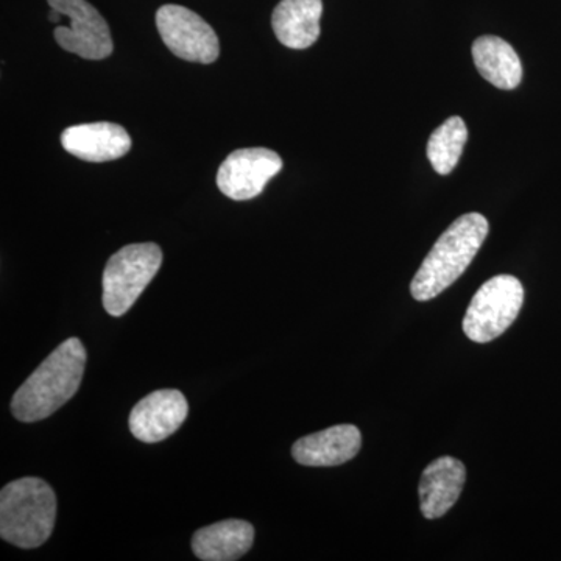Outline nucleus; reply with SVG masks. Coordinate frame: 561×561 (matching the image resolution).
Listing matches in <instances>:
<instances>
[{
    "label": "nucleus",
    "mask_w": 561,
    "mask_h": 561,
    "mask_svg": "<svg viewBox=\"0 0 561 561\" xmlns=\"http://www.w3.org/2000/svg\"><path fill=\"white\" fill-rule=\"evenodd\" d=\"M84 365L87 350L80 339L62 342L14 393V419L35 423L57 412L79 391Z\"/></svg>",
    "instance_id": "f257e3e1"
},
{
    "label": "nucleus",
    "mask_w": 561,
    "mask_h": 561,
    "mask_svg": "<svg viewBox=\"0 0 561 561\" xmlns=\"http://www.w3.org/2000/svg\"><path fill=\"white\" fill-rule=\"evenodd\" d=\"M489 230V220L479 213L465 214L453 221L451 227L432 247L412 279V297L416 301H430L453 286L470 267Z\"/></svg>",
    "instance_id": "f03ea898"
},
{
    "label": "nucleus",
    "mask_w": 561,
    "mask_h": 561,
    "mask_svg": "<svg viewBox=\"0 0 561 561\" xmlns=\"http://www.w3.org/2000/svg\"><path fill=\"white\" fill-rule=\"evenodd\" d=\"M57 519V496L43 479L22 478L0 491V537L21 549L49 540Z\"/></svg>",
    "instance_id": "7ed1b4c3"
},
{
    "label": "nucleus",
    "mask_w": 561,
    "mask_h": 561,
    "mask_svg": "<svg viewBox=\"0 0 561 561\" xmlns=\"http://www.w3.org/2000/svg\"><path fill=\"white\" fill-rule=\"evenodd\" d=\"M162 264L157 243H131L114 253L103 271V308L113 317L130 311Z\"/></svg>",
    "instance_id": "20e7f679"
},
{
    "label": "nucleus",
    "mask_w": 561,
    "mask_h": 561,
    "mask_svg": "<svg viewBox=\"0 0 561 561\" xmlns=\"http://www.w3.org/2000/svg\"><path fill=\"white\" fill-rule=\"evenodd\" d=\"M524 287L512 275H497L476 291L463 319V331L470 341L489 343L501 337L522 311Z\"/></svg>",
    "instance_id": "39448f33"
},
{
    "label": "nucleus",
    "mask_w": 561,
    "mask_h": 561,
    "mask_svg": "<svg viewBox=\"0 0 561 561\" xmlns=\"http://www.w3.org/2000/svg\"><path fill=\"white\" fill-rule=\"evenodd\" d=\"M69 25L55 28V39L61 49L87 60H103L113 54V38L108 24L87 0H47Z\"/></svg>",
    "instance_id": "423d86ee"
},
{
    "label": "nucleus",
    "mask_w": 561,
    "mask_h": 561,
    "mask_svg": "<svg viewBox=\"0 0 561 561\" xmlns=\"http://www.w3.org/2000/svg\"><path fill=\"white\" fill-rule=\"evenodd\" d=\"M157 27L173 55L191 62L210 65L219 58L220 43L208 22L186 7L162 5Z\"/></svg>",
    "instance_id": "0eeeda50"
},
{
    "label": "nucleus",
    "mask_w": 561,
    "mask_h": 561,
    "mask_svg": "<svg viewBox=\"0 0 561 561\" xmlns=\"http://www.w3.org/2000/svg\"><path fill=\"white\" fill-rule=\"evenodd\" d=\"M283 160L276 151L262 147L236 150L221 162L217 186L231 201H251L262 194L265 184L278 175Z\"/></svg>",
    "instance_id": "6e6552de"
},
{
    "label": "nucleus",
    "mask_w": 561,
    "mask_h": 561,
    "mask_svg": "<svg viewBox=\"0 0 561 561\" xmlns=\"http://www.w3.org/2000/svg\"><path fill=\"white\" fill-rule=\"evenodd\" d=\"M190 405L179 390H157L140 400L130 413L131 434L144 443L171 437L187 419Z\"/></svg>",
    "instance_id": "1a4fd4ad"
},
{
    "label": "nucleus",
    "mask_w": 561,
    "mask_h": 561,
    "mask_svg": "<svg viewBox=\"0 0 561 561\" xmlns=\"http://www.w3.org/2000/svg\"><path fill=\"white\" fill-rule=\"evenodd\" d=\"M62 149L88 162L119 160L131 150V138L124 127L111 122L73 125L61 135Z\"/></svg>",
    "instance_id": "9d476101"
},
{
    "label": "nucleus",
    "mask_w": 561,
    "mask_h": 561,
    "mask_svg": "<svg viewBox=\"0 0 561 561\" xmlns=\"http://www.w3.org/2000/svg\"><path fill=\"white\" fill-rule=\"evenodd\" d=\"M360 446V431L353 424H339L295 442L291 456L305 467H337L353 460Z\"/></svg>",
    "instance_id": "9b49d317"
},
{
    "label": "nucleus",
    "mask_w": 561,
    "mask_h": 561,
    "mask_svg": "<svg viewBox=\"0 0 561 561\" xmlns=\"http://www.w3.org/2000/svg\"><path fill=\"white\" fill-rule=\"evenodd\" d=\"M467 481V468L454 457L443 456L427 465L420 479V507L426 519H437L451 511Z\"/></svg>",
    "instance_id": "f8f14e48"
},
{
    "label": "nucleus",
    "mask_w": 561,
    "mask_h": 561,
    "mask_svg": "<svg viewBox=\"0 0 561 561\" xmlns=\"http://www.w3.org/2000/svg\"><path fill=\"white\" fill-rule=\"evenodd\" d=\"M321 0H280L273 11L276 38L289 49H308L320 36Z\"/></svg>",
    "instance_id": "ddd939ff"
},
{
    "label": "nucleus",
    "mask_w": 561,
    "mask_h": 561,
    "mask_svg": "<svg viewBox=\"0 0 561 561\" xmlns=\"http://www.w3.org/2000/svg\"><path fill=\"white\" fill-rule=\"evenodd\" d=\"M254 527L242 519H227L203 527L192 538V551L203 561H234L250 551Z\"/></svg>",
    "instance_id": "4468645a"
},
{
    "label": "nucleus",
    "mask_w": 561,
    "mask_h": 561,
    "mask_svg": "<svg viewBox=\"0 0 561 561\" xmlns=\"http://www.w3.org/2000/svg\"><path fill=\"white\" fill-rule=\"evenodd\" d=\"M472 60L483 79L500 90H515L522 83V60L507 41L481 36L472 44Z\"/></svg>",
    "instance_id": "2eb2a0df"
},
{
    "label": "nucleus",
    "mask_w": 561,
    "mask_h": 561,
    "mask_svg": "<svg viewBox=\"0 0 561 561\" xmlns=\"http://www.w3.org/2000/svg\"><path fill=\"white\" fill-rule=\"evenodd\" d=\"M467 140V124L459 116L449 117L432 133L427 142V158L438 175H449L456 169Z\"/></svg>",
    "instance_id": "dca6fc26"
}]
</instances>
